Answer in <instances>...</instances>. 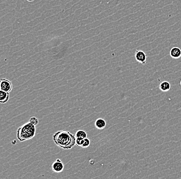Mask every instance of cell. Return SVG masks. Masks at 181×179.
<instances>
[{"label":"cell","mask_w":181,"mask_h":179,"mask_svg":"<svg viewBox=\"0 0 181 179\" xmlns=\"http://www.w3.org/2000/svg\"><path fill=\"white\" fill-rule=\"evenodd\" d=\"M53 141L57 146L69 150L76 144V136L71 133L61 130L56 132L53 136Z\"/></svg>","instance_id":"1"},{"label":"cell","mask_w":181,"mask_h":179,"mask_svg":"<svg viewBox=\"0 0 181 179\" xmlns=\"http://www.w3.org/2000/svg\"><path fill=\"white\" fill-rule=\"evenodd\" d=\"M36 125L29 121L18 128L16 132V136L20 142H24L34 138L36 135Z\"/></svg>","instance_id":"2"},{"label":"cell","mask_w":181,"mask_h":179,"mask_svg":"<svg viewBox=\"0 0 181 179\" xmlns=\"http://www.w3.org/2000/svg\"><path fill=\"white\" fill-rule=\"evenodd\" d=\"M12 89V83L6 78H1L0 81V91L10 93Z\"/></svg>","instance_id":"3"},{"label":"cell","mask_w":181,"mask_h":179,"mask_svg":"<svg viewBox=\"0 0 181 179\" xmlns=\"http://www.w3.org/2000/svg\"><path fill=\"white\" fill-rule=\"evenodd\" d=\"M135 58L136 60L142 65L146 64L147 55L145 52L142 50H136L135 53Z\"/></svg>","instance_id":"4"},{"label":"cell","mask_w":181,"mask_h":179,"mask_svg":"<svg viewBox=\"0 0 181 179\" xmlns=\"http://www.w3.org/2000/svg\"><path fill=\"white\" fill-rule=\"evenodd\" d=\"M64 166L60 159H58L52 165V169L56 173H60L63 171Z\"/></svg>","instance_id":"5"},{"label":"cell","mask_w":181,"mask_h":179,"mask_svg":"<svg viewBox=\"0 0 181 179\" xmlns=\"http://www.w3.org/2000/svg\"><path fill=\"white\" fill-rule=\"evenodd\" d=\"M170 55L174 59H178L181 57V49L177 47H173L170 51Z\"/></svg>","instance_id":"6"},{"label":"cell","mask_w":181,"mask_h":179,"mask_svg":"<svg viewBox=\"0 0 181 179\" xmlns=\"http://www.w3.org/2000/svg\"><path fill=\"white\" fill-rule=\"evenodd\" d=\"M9 93L0 91V102L1 103H6L9 99Z\"/></svg>","instance_id":"7"},{"label":"cell","mask_w":181,"mask_h":179,"mask_svg":"<svg viewBox=\"0 0 181 179\" xmlns=\"http://www.w3.org/2000/svg\"><path fill=\"white\" fill-rule=\"evenodd\" d=\"M106 122L102 118H99L96 120L95 127L98 130H102L106 127Z\"/></svg>","instance_id":"8"},{"label":"cell","mask_w":181,"mask_h":179,"mask_svg":"<svg viewBox=\"0 0 181 179\" xmlns=\"http://www.w3.org/2000/svg\"><path fill=\"white\" fill-rule=\"evenodd\" d=\"M159 88L162 91L167 92L170 89L171 85L167 81H163L160 83Z\"/></svg>","instance_id":"9"},{"label":"cell","mask_w":181,"mask_h":179,"mask_svg":"<svg viewBox=\"0 0 181 179\" xmlns=\"http://www.w3.org/2000/svg\"><path fill=\"white\" fill-rule=\"evenodd\" d=\"M76 137H81V138H87V133L83 130H78L75 134Z\"/></svg>","instance_id":"10"},{"label":"cell","mask_w":181,"mask_h":179,"mask_svg":"<svg viewBox=\"0 0 181 179\" xmlns=\"http://www.w3.org/2000/svg\"><path fill=\"white\" fill-rule=\"evenodd\" d=\"M84 139L81 137H76V145L78 147H82L84 144Z\"/></svg>","instance_id":"11"},{"label":"cell","mask_w":181,"mask_h":179,"mask_svg":"<svg viewBox=\"0 0 181 179\" xmlns=\"http://www.w3.org/2000/svg\"><path fill=\"white\" fill-rule=\"evenodd\" d=\"M90 144H91V141H90V139H88V138H84V144H82V147L84 148H88L90 146Z\"/></svg>","instance_id":"12"},{"label":"cell","mask_w":181,"mask_h":179,"mask_svg":"<svg viewBox=\"0 0 181 179\" xmlns=\"http://www.w3.org/2000/svg\"><path fill=\"white\" fill-rule=\"evenodd\" d=\"M29 121L31 122L32 123H33L36 126H37L38 124H39V120L37 119V118L35 117H31Z\"/></svg>","instance_id":"13"},{"label":"cell","mask_w":181,"mask_h":179,"mask_svg":"<svg viewBox=\"0 0 181 179\" xmlns=\"http://www.w3.org/2000/svg\"><path fill=\"white\" fill-rule=\"evenodd\" d=\"M26 1L29 2H33V1H35V0H26Z\"/></svg>","instance_id":"14"},{"label":"cell","mask_w":181,"mask_h":179,"mask_svg":"<svg viewBox=\"0 0 181 179\" xmlns=\"http://www.w3.org/2000/svg\"><path fill=\"white\" fill-rule=\"evenodd\" d=\"M180 85L181 86V81H180Z\"/></svg>","instance_id":"15"}]
</instances>
